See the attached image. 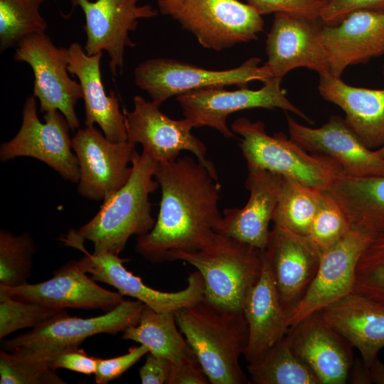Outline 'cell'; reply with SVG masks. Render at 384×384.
I'll return each mask as SVG.
<instances>
[{"label":"cell","instance_id":"9c48e42d","mask_svg":"<svg viewBox=\"0 0 384 384\" xmlns=\"http://www.w3.org/2000/svg\"><path fill=\"white\" fill-rule=\"evenodd\" d=\"M45 123L37 114L36 97L28 96L22 112L21 126L11 140L0 146V159L6 161L18 156L38 159L64 179L77 183L80 179L78 158L72 151L71 129L63 114L58 110L45 112Z\"/></svg>","mask_w":384,"mask_h":384},{"label":"cell","instance_id":"4fadbf2b","mask_svg":"<svg viewBox=\"0 0 384 384\" xmlns=\"http://www.w3.org/2000/svg\"><path fill=\"white\" fill-rule=\"evenodd\" d=\"M134 144L128 141L112 142L94 126L80 129L72 138L78 158V193L90 200L105 201L129 180Z\"/></svg>","mask_w":384,"mask_h":384},{"label":"cell","instance_id":"ab89813d","mask_svg":"<svg viewBox=\"0 0 384 384\" xmlns=\"http://www.w3.org/2000/svg\"><path fill=\"white\" fill-rule=\"evenodd\" d=\"M359 10H384V0H320L319 18L335 25Z\"/></svg>","mask_w":384,"mask_h":384},{"label":"cell","instance_id":"4dcf8cb0","mask_svg":"<svg viewBox=\"0 0 384 384\" xmlns=\"http://www.w3.org/2000/svg\"><path fill=\"white\" fill-rule=\"evenodd\" d=\"M321 190L283 177L272 221L297 234L307 236L321 200Z\"/></svg>","mask_w":384,"mask_h":384},{"label":"cell","instance_id":"d6a6232c","mask_svg":"<svg viewBox=\"0 0 384 384\" xmlns=\"http://www.w3.org/2000/svg\"><path fill=\"white\" fill-rule=\"evenodd\" d=\"M35 245L31 235L24 232L14 235L0 231V286L16 287L28 283L31 274Z\"/></svg>","mask_w":384,"mask_h":384},{"label":"cell","instance_id":"8fae6325","mask_svg":"<svg viewBox=\"0 0 384 384\" xmlns=\"http://www.w3.org/2000/svg\"><path fill=\"white\" fill-rule=\"evenodd\" d=\"M172 17L214 50L255 40L264 27L262 15L238 0H183Z\"/></svg>","mask_w":384,"mask_h":384},{"label":"cell","instance_id":"60d3db41","mask_svg":"<svg viewBox=\"0 0 384 384\" xmlns=\"http://www.w3.org/2000/svg\"><path fill=\"white\" fill-rule=\"evenodd\" d=\"M55 368H64L85 375L95 374L97 358L89 356L82 349H71L55 356L51 360Z\"/></svg>","mask_w":384,"mask_h":384},{"label":"cell","instance_id":"ffe728a7","mask_svg":"<svg viewBox=\"0 0 384 384\" xmlns=\"http://www.w3.org/2000/svg\"><path fill=\"white\" fill-rule=\"evenodd\" d=\"M319 40L330 73L341 78L348 67L384 54V10L356 11L337 24L321 26Z\"/></svg>","mask_w":384,"mask_h":384},{"label":"cell","instance_id":"ba28073f","mask_svg":"<svg viewBox=\"0 0 384 384\" xmlns=\"http://www.w3.org/2000/svg\"><path fill=\"white\" fill-rule=\"evenodd\" d=\"M282 80L272 77L257 90L247 87L228 90L224 87H208L177 95L176 100L185 118L189 119L194 127L213 128L225 138L234 136L227 125L228 117L247 109L279 108L312 123L313 121L287 98L285 91L281 88Z\"/></svg>","mask_w":384,"mask_h":384},{"label":"cell","instance_id":"f6af8a7d","mask_svg":"<svg viewBox=\"0 0 384 384\" xmlns=\"http://www.w3.org/2000/svg\"><path fill=\"white\" fill-rule=\"evenodd\" d=\"M368 368L372 383L384 384V363L378 358L368 366Z\"/></svg>","mask_w":384,"mask_h":384},{"label":"cell","instance_id":"7402d4cb","mask_svg":"<svg viewBox=\"0 0 384 384\" xmlns=\"http://www.w3.org/2000/svg\"><path fill=\"white\" fill-rule=\"evenodd\" d=\"M265 253L289 319L317 271L321 255L306 236L274 224Z\"/></svg>","mask_w":384,"mask_h":384},{"label":"cell","instance_id":"f546056e","mask_svg":"<svg viewBox=\"0 0 384 384\" xmlns=\"http://www.w3.org/2000/svg\"><path fill=\"white\" fill-rule=\"evenodd\" d=\"M254 384H319L311 369L294 353L284 336L247 365Z\"/></svg>","mask_w":384,"mask_h":384},{"label":"cell","instance_id":"bcb514c9","mask_svg":"<svg viewBox=\"0 0 384 384\" xmlns=\"http://www.w3.org/2000/svg\"><path fill=\"white\" fill-rule=\"evenodd\" d=\"M183 0H157L161 13L173 16L181 7Z\"/></svg>","mask_w":384,"mask_h":384},{"label":"cell","instance_id":"d590c367","mask_svg":"<svg viewBox=\"0 0 384 384\" xmlns=\"http://www.w3.org/2000/svg\"><path fill=\"white\" fill-rule=\"evenodd\" d=\"M65 309L24 302L0 290V339L26 328L33 329L64 313Z\"/></svg>","mask_w":384,"mask_h":384},{"label":"cell","instance_id":"c3c4849f","mask_svg":"<svg viewBox=\"0 0 384 384\" xmlns=\"http://www.w3.org/2000/svg\"><path fill=\"white\" fill-rule=\"evenodd\" d=\"M383 76H384V66H383Z\"/></svg>","mask_w":384,"mask_h":384},{"label":"cell","instance_id":"30bf717a","mask_svg":"<svg viewBox=\"0 0 384 384\" xmlns=\"http://www.w3.org/2000/svg\"><path fill=\"white\" fill-rule=\"evenodd\" d=\"M14 59L31 68L33 95L39 100L41 112L57 110L72 130L78 128L75 105L82 98V90L80 82L68 75V48L56 46L45 33H35L18 43Z\"/></svg>","mask_w":384,"mask_h":384},{"label":"cell","instance_id":"b9f144b4","mask_svg":"<svg viewBox=\"0 0 384 384\" xmlns=\"http://www.w3.org/2000/svg\"><path fill=\"white\" fill-rule=\"evenodd\" d=\"M208 378L196 357L191 354L178 364H172L167 384H208Z\"/></svg>","mask_w":384,"mask_h":384},{"label":"cell","instance_id":"44dd1931","mask_svg":"<svg viewBox=\"0 0 384 384\" xmlns=\"http://www.w3.org/2000/svg\"><path fill=\"white\" fill-rule=\"evenodd\" d=\"M294 353L311 369L319 384H343L353 363L351 345L315 312L286 334Z\"/></svg>","mask_w":384,"mask_h":384},{"label":"cell","instance_id":"484cf974","mask_svg":"<svg viewBox=\"0 0 384 384\" xmlns=\"http://www.w3.org/2000/svg\"><path fill=\"white\" fill-rule=\"evenodd\" d=\"M369 366L384 348V305L351 292L319 311Z\"/></svg>","mask_w":384,"mask_h":384},{"label":"cell","instance_id":"5bb4252c","mask_svg":"<svg viewBox=\"0 0 384 384\" xmlns=\"http://www.w3.org/2000/svg\"><path fill=\"white\" fill-rule=\"evenodd\" d=\"M139 0H71L73 9L80 6L85 14L83 29L87 40L84 50L88 55L107 51L113 77L122 75L126 47H134L129 36L139 20L157 16L149 4L138 5Z\"/></svg>","mask_w":384,"mask_h":384},{"label":"cell","instance_id":"ee69618b","mask_svg":"<svg viewBox=\"0 0 384 384\" xmlns=\"http://www.w3.org/2000/svg\"><path fill=\"white\" fill-rule=\"evenodd\" d=\"M349 374L353 383H372L368 366L361 358L353 361Z\"/></svg>","mask_w":384,"mask_h":384},{"label":"cell","instance_id":"f1b7e54d","mask_svg":"<svg viewBox=\"0 0 384 384\" xmlns=\"http://www.w3.org/2000/svg\"><path fill=\"white\" fill-rule=\"evenodd\" d=\"M122 338L145 346L149 353L178 364L193 353L180 331L174 311H156L144 306L137 324L122 331Z\"/></svg>","mask_w":384,"mask_h":384},{"label":"cell","instance_id":"7dc6e473","mask_svg":"<svg viewBox=\"0 0 384 384\" xmlns=\"http://www.w3.org/2000/svg\"><path fill=\"white\" fill-rule=\"evenodd\" d=\"M375 151L379 156L384 159V145L381 146L380 148H379L378 149L375 150Z\"/></svg>","mask_w":384,"mask_h":384},{"label":"cell","instance_id":"e575fe53","mask_svg":"<svg viewBox=\"0 0 384 384\" xmlns=\"http://www.w3.org/2000/svg\"><path fill=\"white\" fill-rule=\"evenodd\" d=\"M353 292L384 305V230L373 234L363 250Z\"/></svg>","mask_w":384,"mask_h":384},{"label":"cell","instance_id":"8992f818","mask_svg":"<svg viewBox=\"0 0 384 384\" xmlns=\"http://www.w3.org/2000/svg\"><path fill=\"white\" fill-rule=\"evenodd\" d=\"M144 306L139 300H124L105 314L90 318L70 316L65 311L29 331L3 339L1 347L21 358L51 361L60 353L78 348L87 338L114 335L137 324Z\"/></svg>","mask_w":384,"mask_h":384},{"label":"cell","instance_id":"7bdbcfd3","mask_svg":"<svg viewBox=\"0 0 384 384\" xmlns=\"http://www.w3.org/2000/svg\"><path fill=\"white\" fill-rule=\"evenodd\" d=\"M172 364L169 360L149 352L145 363L139 370L142 383H167Z\"/></svg>","mask_w":384,"mask_h":384},{"label":"cell","instance_id":"603a6c76","mask_svg":"<svg viewBox=\"0 0 384 384\" xmlns=\"http://www.w3.org/2000/svg\"><path fill=\"white\" fill-rule=\"evenodd\" d=\"M282 181V176L267 171H248L245 186L250 198L247 203L241 208L225 209L217 232L265 250Z\"/></svg>","mask_w":384,"mask_h":384},{"label":"cell","instance_id":"5b68a950","mask_svg":"<svg viewBox=\"0 0 384 384\" xmlns=\"http://www.w3.org/2000/svg\"><path fill=\"white\" fill-rule=\"evenodd\" d=\"M230 129L240 136V147L248 171H267L321 191L343 175L333 159L306 151L284 134L270 136L261 121L240 117Z\"/></svg>","mask_w":384,"mask_h":384},{"label":"cell","instance_id":"3957f363","mask_svg":"<svg viewBox=\"0 0 384 384\" xmlns=\"http://www.w3.org/2000/svg\"><path fill=\"white\" fill-rule=\"evenodd\" d=\"M156 161L146 151L137 150L132 157V174L119 190L103 201L99 211L78 229H72L63 238L91 241L94 252L119 255L132 235L148 233L156 220L151 215L149 194L159 186L154 176Z\"/></svg>","mask_w":384,"mask_h":384},{"label":"cell","instance_id":"7a4b0ae2","mask_svg":"<svg viewBox=\"0 0 384 384\" xmlns=\"http://www.w3.org/2000/svg\"><path fill=\"white\" fill-rule=\"evenodd\" d=\"M174 314L210 383H250L240 363L248 340L242 311L218 308L203 298Z\"/></svg>","mask_w":384,"mask_h":384},{"label":"cell","instance_id":"f35d334b","mask_svg":"<svg viewBox=\"0 0 384 384\" xmlns=\"http://www.w3.org/2000/svg\"><path fill=\"white\" fill-rule=\"evenodd\" d=\"M149 352L147 347L140 344L139 346H132L128 353L122 356L106 359L97 358L95 373L96 383L106 384L119 378Z\"/></svg>","mask_w":384,"mask_h":384},{"label":"cell","instance_id":"7c38bea8","mask_svg":"<svg viewBox=\"0 0 384 384\" xmlns=\"http://www.w3.org/2000/svg\"><path fill=\"white\" fill-rule=\"evenodd\" d=\"M134 110H123L127 141L141 144L156 162L176 159L182 151H189L216 180L218 174L213 164L206 159V147L195 137L192 122L186 119H172L159 110L153 101L137 95L133 99Z\"/></svg>","mask_w":384,"mask_h":384},{"label":"cell","instance_id":"83f0119b","mask_svg":"<svg viewBox=\"0 0 384 384\" xmlns=\"http://www.w3.org/2000/svg\"><path fill=\"white\" fill-rule=\"evenodd\" d=\"M326 191L337 201L353 227L372 234L384 230V176L341 175Z\"/></svg>","mask_w":384,"mask_h":384},{"label":"cell","instance_id":"4316f807","mask_svg":"<svg viewBox=\"0 0 384 384\" xmlns=\"http://www.w3.org/2000/svg\"><path fill=\"white\" fill-rule=\"evenodd\" d=\"M318 90L344 112L346 123L368 148L384 145V89L351 86L326 73L319 75Z\"/></svg>","mask_w":384,"mask_h":384},{"label":"cell","instance_id":"cb8c5ba5","mask_svg":"<svg viewBox=\"0 0 384 384\" xmlns=\"http://www.w3.org/2000/svg\"><path fill=\"white\" fill-rule=\"evenodd\" d=\"M68 48L70 73L79 80L85 102L86 126L97 124L105 137L112 142L127 141L123 112L119 109L115 93L107 95L102 81L100 60L102 52L88 55L79 43H71Z\"/></svg>","mask_w":384,"mask_h":384},{"label":"cell","instance_id":"836d02e7","mask_svg":"<svg viewBox=\"0 0 384 384\" xmlns=\"http://www.w3.org/2000/svg\"><path fill=\"white\" fill-rule=\"evenodd\" d=\"M353 226L337 201L326 191L321 200L306 236L314 249L321 255L336 245Z\"/></svg>","mask_w":384,"mask_h":384},{"label":"cell","instance_id":"d6986e66","mask_svg":"<svg viewBox=\"0 0 384 384\" xmlns=\"http://www.w3.org/2000/svg\"><path fill=\"white\" fill-rule=\"evenodd\" d=\"M319 20L287 13L274 14L266 39L265 64L274 78L283 77L297 68L319 75L330 73L328 60L319 40Z\"/></svg>","mask_w":384,"mask_h":384},{"label":"cell","instance_id":"277c9868","mask_svg":"<svg viewBox=\"0 0 384 384\" xmlns=\"http://www.w3.org/2000/svg\"><path fill=\"white\" fill-rule=\"evenodd\" d=\"M263 251L219 232L201 249L172 251L166 261L181 260L202 276L204 299L223 309L241 310L261 274Z\"/></svg>","mask_w":384,"mask_h":384},{"label":"cell","instance_id":"2e32d148","mask_svg":"<svg viewBox=\"0 0 384 384\" xmlns=\"http://www.w3.org/2000/svg\"><path fill=\"white\" fill-rule=\"evenodd\" d=\"M289 138L306 151L327 156L350 177L384 176V159L368 148L340 116H331L318 128L287 115Z\"/></svg>","mask_w":384,"mask_h":384},{"label":"cell","instance_id":"9a60e30c","mask_svg":"<svg viewBox=\"0 0 384 384\" xmlns=\"http://www.w3.org/2000/svg\"><path fill=\"white\" fill-rule=\"evenodd\" d=\"M373 235L353 227L321 254L312 281L289 317V327L353 292L358 261Z\"/></svg>","mask_w":384,"mask_h":384},{"label":"cell","instance_id":"74e56055","mask_svg":"<svg viewBox=\"0 0 384 384\" xmlns=\"http://www.w3.org/2000/svg\"><path fill=\"white\" fill-rule=\"evenodd\" d=\"M262 16L287 13L319 20L320 0H247Z\"/></svg>","mask_w":384,"mask_h":384},{"label":"cell","instance_id":"d4e9b609","mask_svg":"<svg viewBox=\"0 0 384 384\" xmlns=\"http://www.w3.org/2000/svg\"><path fill=\"white\" fill-rule=\"evenodd\" d=\"M242 311L248 329L243 356L249 363L282 340L289 329V316L281 303L265 250L261 274L246 297Z\"/></svg>","mask_w":384,"mask_h":384},{"label":"cell","instance_id":"1f68e13d","mask_svg":"<svg viewBox=\"0 0 384 384\" xmlns=\"http://www.w3.org/2000/svg\"><path fill=\"white\" fill-rule=\"evenodd\" d=\"M46 0H0V50L16 47L25 37L45 33L48 24L40 13Z\"/></svg>","mask_w":384,"mask_h":384},{"label":"cell","instance_id":"52a82bcc","mask_svg":"<svg viewBox=\"0 0 384 384\" xmlns=\"http://www.w3.org/2000/svg\"><path fill=\"white\" fill-rule=\"evenodd\" d=\"M260 58L252 57L240 66L223 70H208L170 58L146 60L134 70L135 84L161 105L169 98L208 87L235 85L246 87L253 80L272 78Z\"/></svg>","mask_w":384,"mask_h":384},{"label":"cell","instance_id":"8d00e7d4","mask_svg":"<svg viewBox=\"0 0 384 384\" xmlns=\"http://www.w3.org/2000/svg\"><path fill=\"white\" fill-rule=\"evenodd\" d=\"M51 361L33 360L0 351L1 384H65Z\"/></svg>","mask_w":384,"mask_h":384},{"label":"cell","instance_id":"6da1fadb","mask_svg":"<svg viewBox=\"0 0 384 384\" xmlns=\"http://www.w3.org/2000/svg\"><path fill=\"white\" fill-rule=\"evenodd\" d=\"M154 176L161 190L153 228L138 236L136 252L152 263L172 251H196L218 231L221 186L199 161L188 156L156 162Z\"/></svg>","mask_w":384,"mask_h":384},{"label":"cell","instance_id":"e0dca14e","mask_svg":"<svg viewBox=\"0 0 384 384\" xmlns=\"http://www.w3.org/2000/svg\"><path fill=\"white\" fill-rule=\"evenodd\" d=\"M83 243L74 242L70 247L85 254L80 260L92 279L107 284L117 289L122 295L133 297L156 311H176L204 298L203 278L197 270L189 274L185 289L175 292H162L148 287L139 277L128 271L124 263L129 260L109 252L90 254Z\"/></svg>","mask_w":384,"mask_h":384},{"label":"cell","instance_id":"ac0fdd59","mask_svg":"<svg viewBox=\"0 0 384 384\" xmlns=\"http://www.w3.org/2000/svg\"><path fill=\"white\" fill-rule=\"evenodd\" d=\"M95 282L87 275L78 260L68 262L46 281L16 287L0 286V290L21 301L61 309H101L107 312L125 300L119 292L107 290Z\"/></svg>","mask_w":384,"mask_h":384}]
</instances>
